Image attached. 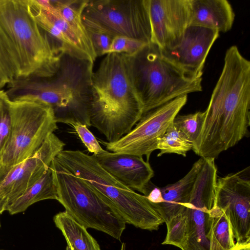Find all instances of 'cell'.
<instances>
[{"instance_id": "11", "label": "cell", "mask_w": 250, "mask_h": 250, "mask_svg": "<svg viewBox=\"0 0 250 250\" xmlns=\"http://www.w3.org/2000/svg\"><path fill=\"white\" fill-rule=\"evenodd\" d=\"M187 100L188 95H183L144 114L131 131L120 139L102 143L111 152L145 155L148 161L151 153L157 149L158 139L173 123Z\"/></svg>"}, {"instance_id": "3", "label": "cell", "mask_w": 250, "mask_h": 250, "mask_svg": "<svg viewBox=\"0 0 250 250\" xmlns=\"http://www.w3.org/2000/svg\"><path fill=\"white\" fill-rule=\"evenodd\" d=\"M144 114L132 80L129 56L109 53L92 76L91 126L113 143L129 132Z\"/></svg>"}, {"instance_id": "21", "label": "cell", "mask_w": 250, "mask_h": 250, "mask_svg": "<svg viewBox=\"0 0 250 250\" xmlns=\"http://www.w3.org/2000/svg\"><path fill=\"white\" fill-rule=\"evenodd\" d=\"M46 199L57 200V192L51 169L28 188L7 209L11 215L25 211L33 204Z\"/></svg>"}, {"instance_id": "7", "label": "cell", "mask_w": 250, "mask_h": 250, "mask_svg": "<svg viewBox=\"0 0 250 250\" xmlns=\"http://www.w3.org/2000/svg\"><path fill=\"white\" fill-rule=\"evenodd\" d=\"M49 167L57 189V201L65 211L85 228L102 231L121 241L126 223L117 210L56 158Z\"/></svg>"}, {"instance_id": "19", "label": "cell", "mask_w": 250, "mask_h": 250, "mask_svg": "<svg viewBox=\"0 0 250 250\" xmlns=\"http://www.w3.org/2000/svg\"><path fill=\"white\" fill-rule=\"evenodd\" d=\"M234 19L231 5L227 0H191L190 25L226 32L231 29Z\"/></svg>"}, {"instance_id": "34", "label": "cell", "mask_w": 250, "mask_h": 250, "mask_svg": "<svg viewBox=\"0 0 250 250\" xmlns=\"http://www.w3.org/2000/svg\"><path fill=\"white\" fill-rule=\"evenodd\" d=\"M1 213H0V215H1ZM0 227H1V224H0Z\"/></svg>"}, {"instance_id": "24", "label": "cell", "mask_w": 250, "mask_h": 250, "mask_svg": "<svg viewBox=\"0 0 250 250\" xmlns=\"http://www.w3.org/2000/svg\"><path fill=\"white\" fill-rule=\"evenodd\" d=\"M192 147L193 143L172 124L158 140L157 149H159L160 152L157 156L175 153L186 157Z\"/></svg>"}, {"instance_id": "30", "label": "cell", "mask_w": 250, "mask_h": 250, "mask_svg": "<svg viewBox=\"0 0 250 250\" xmlns=\"http://www.w3.org/2000/svg\"><path fill=\"white\" fill-rule=\"evenodd\" d=\"M71 125L90 152L93 153V155H97L105 150L101 147L99 142L86 125L80 123H76Z\"/></svg>"}, {"instance_id": "1", "label": "cell", "mask_w": 250, "mask_h": 250, "mask_svg": "<svg viewBox=\"0 0 250 250\" xmlns=\"http://www.w3.org/2000/svg\"><path fill=\"white\" fill-rule=\"evenodd\" d=\"M250 70L225 64L205 112L192 149L200 158L215 159L249 134Z\"/></svg>"}, {"instance_id": "6", "label": "cell", "mask_w": 250, "mask_h": 250, "mask_svg": "<svg viewBox=\"0 0 250 250\" xmlns=\"http://www.w3.org/2000/svg\"><path fill=\"white\" fill-rule=\"evenodd\" d=\"M129 64L143 115L177 97L202 90V78L187 75L151 42L129 56Z\"/></svg>"}, {"instance_id": "35", "label": "cell", "mask_w": 250, "mask_h": 250, "mask_svg": "<svg viewBox=\"0 0 250 250\" xmlns=\"http://www.w3.org/2000/svg\"></svg>"}, {"instance_id": "10", "label": "cell", "mask_w": 250, "mask_h": 250, "mask_svg": "<svg viewBox=\"0 0 250 250\" xmlns=\"http://www.w3.org/2000/svg\"><path fill=\"white\" fill-rule=\"evenodd\" d=\"M217 171L215 159H204L189 202L185 209L177 215L186 229L185 250H209L207 234L209 214L214 205Z\"/></svg>"}, {"instance_id": "16", "label": "cell", "mask_w": 250, "mask_h": 250, "mask_svg": "<svg viewBox=\"0 0 250 250\" xmlns=\"http://www.w3.org/2000/svg\"><path fill=\"white\" fill-rule=\"evenodd\" d=\"M94 156L102 167L122 184L147 195L154 171L142 156L107 150Z\"/></svg>"}, {"instance_id": "8", "label": "cell", "mask_w": 250, "mask_h": 250, "mask_svg": "<svg viewBox=\"0 0 250 250\" xmlns=\"http://www.w3.org/2000/svg\"><path fill=\"white\" fill-rule=\"evenodd\" d=\"M12 123L0 159V184L16 165L32 156L58 128L52 108L35 101H11Z\"/></svg>"}, {"instance_id": "33", "label": "cell", "mask_w": 250, "mask_h": 250, "mask_svg": "<svg viewBox=\"0 0 250 250\" xmlns=\"http://www.w3.org/2000/svg\"><path fill=\"white\" fill-rule=\"evenodd\" d=\"M66 250H72L70 247H69L68 246H67L66 248Z\"/></svg>"}, {"instance_id": "20", "label": "cell", "mask_w": 250, "mask_h": 250, "mask_svg": "<svg viewBox=\"0 0 250 250\" xmlns=\"http://www.w3.org/2000/svg\"><path fill=\"white\" fill-rule=\"evenodd\" d=\"M53 221L61 231L67 246L72 250H101L97 241L89 233L87 229L65 211L56 214Z\"/></svg>"}, {"instance_id": "28", "label": "cell", "mask_w": 250, "mask_h": 250, "mask_svg": "<svg viewBox=\"0 0 250 250\" xmlns=\"http://www.w3.org/2000/svg\"><path fill=\"white\" fill-rule=\"evenodd\" d=\"M146 44L147 43L143 42L127 37L115 36L113 38L108 54H124L132 56Z\"/></svg>"}, {"instance_id": "32", "label": "cell", "mask_w": 250, "mask_h": 250, "mask_svg": "<svg viewBox=\"0 0 250 250\" xmlns=\"http://www.w3.org/2000/svg\"><path fill=\"white\" fill-rule=\"evenodd\" d=\"M125 243H122L120 250H125Z\"/></svg>"}, {"instance_id": "27", "label": "cell", "mask_w": 250, "mask_h": 250, "mask_svg": "<svg viewBox=\"0 0 250 250\" xmlns=\"http://www.w3.org/2000/svg\"><path fill=\"white\" fill-rule=\"evenodd\" d=\"M12 123L11 101L5 91L0 90V159L8 140Z\"/></svg>"}, {"instance_id": "5", "label": "cell", "mask_w": 250, "mask_h": 250, "mask_svg": "<svg viewBox=\"0 0 250 250\" xmlns=\"http://www.w3.org/2000/svg\"><path fill=\"white\" fill-rule=\"evenodd\" d=\"M55 158L112 205L126 223L143 229L153 230H157L164 222L146 196L118 181L102 167L94 155L78 150H62Z\"/></svg>"}, {"instance_id": "29", "label": "cell", "mask_w": 250, "mask_h": 250, "mask_svg": "<svg viewBox=\"0 0 250 250\" xmlns=\"http://www.w3.org/2000/svg\"><path fill=\"white\" fill-rule=\"evenodd\" d=\"M85 27L92 42L97 58L107 54L114 37L102 30L92 27Z\"/></svg>"}, {"instance_id": "22", "label": "cell", "mask_w": 250, "mask_h": 250, "mask_svg": "<svg viewBox=\"0 0 250 250\" xmlns=\"http://www.w3.org/2000/svg\"><path fill=\"white\" fill-rule=\"evenodd\" d=\"M87 0H51L58 14L79 36L87 50L96 59L97 56L82 19V14Z\"/></svg>"}, {"instance_id": "4", "label": "cell", "mask_w": 250, "mask_h": 250, "mask_svg": "<svg viewBox=\"0 0 250 250\" xmlns=\"http://www.w3.org/2000/svg\"><path fill=\"white\" fill-rule=\"evenodd\" d=\"M0 29L10 47L18 78L49 77L64 52L29 12L26 0H0Z\"/></svg>"}, {"instance_id": "9", "label": "cell", "mask_w": 250, "mask_h": 250, "mask_svg": "<svg viewBox=\"0 0 250 250\" xmlns=\"http://www.w3.org/2000/svg\"><path fill=\"white\" fill-rule=\"evenodd\" d=\"M82 19L85 27L113 37L125 36L151 43L148 0H87Z\"/></svg>"}, {"instance_id": "17", "label": "cell", "mask_w": 250, "mask_h": 250, "mask_svg": "<svg viewBox=\"0 0 250 250\" xmlns=\"http://www.w3.org/2000/svg\"><path fill=\"white\" fill-rule=\"evenodd\" d=\"M26 2L29 12L37 24L61 45L64 52L94 63L96 59L76 32L58 14L39 8L32 0H26Z\"/></svg>"}, {"instance_id": "13", "label": "cell", "mask_w": 250, "mask_h": 250, "mask_svg": "<svg viewBox=\"0 0 250 250\" xmlns=\"http://www.w3.org/2000/svg\"><path fill=\"white\" fill-rule=\"evenodd\" d=\"M65 145L54 133L32 156L14 167L0 184V212L7 208L48 169Z\"/></svg>"}, {"instance_id": "25", "label": "cell", "mask_w": 250, "mask_h": 250, "mask_svg": "<svg viewBox=\"0 0 250 250\" xmlns=\"http://www.w3.org/2000/svg\"><path fill=\"white\" fill-rule=\"evenodd\" d=\"M18 78V71L12 51L0 29V90Z\"/></svg>"}, {"instance_id": "26", "label": "cell", "mask_w": 250, "mask_h": 250, "mask_svg": "<svg viewBox=\"0 0 250 250\" xmlns=\"http://www.w3.org/2000/svg\"><path fill=\"white\" fill-rule=\"evenodd\" d=\"M205 118V112L198 111L184 115H177L173 125L193 144L197 138Z\"/></svg>"}, {"instance_id": "2", "label": "cell", "mask_w": 250, "mask_h": 250, "mask_svg": "<svg viewBox=\"0 0 250 250\" xmlns=\"http://www.w3.org/2000/svg\"><path fill=\"white\" fill-rule=\"evenodd\" d=\"M93 63L63 52L54 75L16 79L5 91L11 101H35L49 105L57 123L90 126Z\"/></svg>"}, {"instance_id": "12", "label": "cell", "mask_w": 250, "mask_h": 250, "mask_svg": "<svg viewBox=\"0 0 250 250\" xmlns=\"http://www.w3.org/2000/svg\"><path fill=\"white\" fill-rule=\"evenodd\" d=\"M250 169L217 178L215 205L227 217L237 245L250 244Z\"/></svg>"}, {"instance_id": "18", "label": "cell", "mask_w": 250, "mask_h": 250, "mask_svg": "<svg viewBox=\"0 0 250 250\" xmlns=\"http://www.w3.org/2000/svg\"><path fill=\"white\" fill-rule=\"evenodd\" d=\"M204 161L203 158L198 159L187 174L177 182L159 188L160 200L158 204L153 205L165 223L185 209Z\"/></svg>"}, {"instance_id": "15", "label": "cell", "mask_w": 250, "mask_h": 250, "mask_svg": "<svg viewBox=\"0 0 250 250\" xmlns=\"http://www.w3.org/2000/svg\"><path fill=\"white\" fill-rule=\"evenodd\" d=\"M219 36L217 31L189 25L180 42L171 48L161 49L163 55L189 77L202 78L206 60Z\"/></svg>"}, {"instance_id": "14", "label": "cell", "mask_w": 250, "mask_h": 250, "mask_svg": "<svg viewBox=\"0 0 250 250\" xmlns=\"http://www.w3.org/2000/svg\"><path fill=\"white\" fill-rule=\"evenodd\" d=\"M151 42L161 49L180 42L190 25L191 0H148Z\"/></svg>"}, {"instance_id": "23", "label": "cell", "mask_w": 250, "mask_h": 250, "mask_svg": "<svg viewBox=\"0 0 250 250\" xmlns=\"http://www.w3.org/2000/svg\"><path fill=\"white\" fill-rule=\"evenodd\" d=\"M207 238L209 250H232L236 246L229 221L224 212L215 204L209 214Z\"/></svg>"}, {"instance_id": "31", "label": "cell", "mask_w": 250, "mask_h": 250, "mask_svg": "<svg viewBox=\"0 0 250 250\" xmlns=\"http://www.w3.org/2000/svg\"><path fill=\"white\" fill-rule=\"evenodd\" d=\"M232 250H250V244L246 245H237Z\"/></svg>"}]
</instances>
